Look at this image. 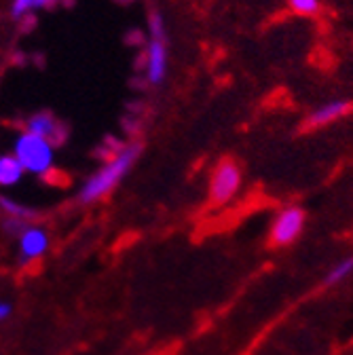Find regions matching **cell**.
Masks as SVG:
<instances>
[{
    "mask_svg": "<svg viewBox=\"0 0 353 355\" xmlns=\"http://www.w3.org/2000/svg\"><path fill=\"white\" fill-rule=\"evenodd\" d=\"M140 150H142L140 144L121 146L110 161H106L94 175H89L83 182V187L78 191V201L80 203H94L100 197L108 195L123 180V178L127 175V171L131 169V165L138 161Z\"/></svg>",
    "mask_w": 353,
    "mask_h": 355,
    "instance_id": "cell-1",
    "label": "cell"
},
{
    "mask_svg": "<svg viewBox=\"0 0 353 355\" xmlns=\"http://www.w3.org/2000/svg\"><path fill=\"white\" fill-rule=\"evenodd\" d=\"M165 19L159 11L148 15V42L144 51V70L150 85H161L167 74V40Z\"/></svg>",
    "mask_w": 353,
    "mask_h": 355,
    "instance_id": "cell-2",
    "label": "cell"
},
{
    "mask_svg": "<svg viewBox=\"0 0 353 355\" xmlns=\"http://www.w3.org/2000/svg\"><path fill=\"white\" fill-rule=\"evenodd\" d=\"M13 155L17 157V161L21 163V167L28 173L42 175L53 167L55 146L45 138L34 136V133H30V131H24L21 136L15 140Z\"/></svg>",
    "mask_w": 353,
    "mask_h": 355,
    "instance_id": "cell-3",
    "label": "cell"
},
{
    "mask_svg": "<svg viewBox=\"0 0 353 355\" xmlns=\"http://www.w3.org/2000/svg\"><path fill=\"white\" fill-rule=\"evenodd\" d=\"M304 209L298 205H288L284 207L275 218H273V225H271V233H269V243L273 248H288L292 245L302 229H304Z\"/></svg>",
    "mask_w": 353,
    "mask_h": 355,
    "instance_id": "cell-4",
    "label": "cell"
},
{
    "mask_svg": "<svg viewBox=\"0 0 353 355\" xmlns=\"http://www.w3.org/2000/svg\"><path fill=\"white\" fill-rule=\"evenodd\" d=\"M241 187V169L233 161L218 163L214 169L212 182H209V197L214 205H225L229 203Z\"/></svg>",
    "mask_w": 353,
    "mask_h": 355,
    "instance_id": "cell-5",
    "label": "cell"
},
{
    "mask_svg": "<svg viewBox=\"0 0 353 355\" xmlns=\"http://www.w3.org/2000/svg\"><path fill=\"white\" fill-rule=\"evenodd\" d=\"M49 248V235L42 227L28 225L19 235V264L26 266L28 262L40 258Z\"/></svg>",
    "mask_w": 353,
    "mask_h": 355,
    "instance_id": "cell-6",
    "label": "cell"
},
{
    "mask_svg": "<svg viewBox=\"0 0 353 355\" xmlns=\"http://www.w3.org/2000/svg\"><path fill=\"white\" fill-rule=\"evenodd\" d=\"M26 131L34 133V136H40L49 140L53 146L62 144L66 138V127L51 114V112H36L26 121Z\"/></svg>",
    "mask_w": 353,
    "mask_h": 355,
    "instance_id": "cell-7",
    "label": "cell"
},
{
    "mask_svg": "<svg viewBox=\"0 0 353 355\" xmlns=\"http://www.w3.org/2000/svg\"><path fill=\"white\" fill-rule=\"evenodd\" d=\"M353 110V100H332L320 108H316L311 114L304 119V127L307 129H318V127H326L338 119H343L345 114H349Z\"/></svg>",
    "mask_w": 353,
    "mask_h": 355,
    "instance_id": "cell-8",
    "label": "cell"
},
{
    "mask_svg": "<svg viewBox=\"0 0 353 355\" xmlns=\"http://www.w3.org/2000/svg\"><path fill=\"white\" fill-rule=\"evenodd\" d=\"M351 275H353V254L338 258V260L330 266V269L326 271L322 284H324V288H334V286L347 282Z\"/></svg>",
    "mask_w": 353,
    "mask_h": 355,
    "instance_id": "cell-9",
    "label": "cell"
},
{
    "mask_svg": "<svg viewBox=\"0 0 353 355\" xmlns=\"http://www.w3.org/2000/svg\"><path fill=\"white\" fill-rule=\"evenodd\" d=\"M24 173L26 169L15 155H0V187H15Z\"/></svg>",
    "mask_w": 353,
    "mask_h": 355,
    "instance_id": "cell-10",
    "label": "cell"
},
{
    "mask_svg": "<svg viewBox=\"0 0 353 355\" xmlns=\"http://www.w3.org/2000/svg\"><path fill=\"white\" fill-rule=\"evenodd\" d=\"M0 209L7 214V218H19V220H32L36 216V211L32 207H26L21 203H15L7 197H0Z\"/></svg>",
    "mask_w": 353,
    "mask_h": 355,
    "instance_id": "cell-11",
    "label": "cell"
},
{
    "mask_svg": "<svg viewBox=\"0 0 353 355\" xmlns=\"http://www.w3.org/2000/svg\"><path fill=\"white\" fill-rule=\"evenodd\" d=\"M288 5L298 15H318L320 0H288Z\"/></svg>",
    "mask_w": 353,
    "mask_h": 355,
    "instance_id": "cell-12",
    "label": "cell"
},
{
    "mask_svg": "<svg viewBox=\"0 0 353 355\" xmlns=\"http://www.w3.org/2000/svg\"><path fill=\"white\" fill-rule=\"evenodd\" d=\"M32 11H36V0H13L11 3V17L15 19H21Z\"/></svg>",
    "mask_w": 353,
    "mask_h": 355,
    "instance_id": "cell-13",
    "label": "cell"
},
{
    "mask_svg": "<svg viewBox=\"0 0 353 355\" xmlns=\"http://www.w3.org/2000/svg\"><path fill=\"white\" fill-rule=\"evenodd\" d=\"M26 227H28V222L26 220H19V218H5L3 220V231L9 237H19Z\"/></svg>",
    "mask_w": 353,
    "mask_h": 355,
    "instance_id": "cell-14",
    "label": "cell"
},
{
    "mask_svg": "<svg viewBox=\"0 0 353 355\" xmlns=\"http://www.w3.org/2000/svg\"><path fill=\"white\" fill-rule=\"evenodd\" d=\"M13 313V304L9 300H0V322H5Z\"/></svg>",
    "mask_w": 353,
    "mask_h": 355,
    "instance_id": "cell-15",
    "label": "cell"
},
{
    "mask_svg": "<svg viewBox=\"0 0 353 355\" xmlns=\"http://www.w3.org/2000/svg\"><path fill=\"white\" fill-rule=\"evenodd\" d=\"M58 3H60V0H36V11L38 9H49V7H53Z\"/></svg>",
    "mask_w": 353,
    "mask_h": 355,
    "instance_id": "cell-16",
    "label": "cell"
},
{
    "mask_svg": "<svg viewBox=\"0 0 353 355\" xmlns=\"http://www.w3.org/2000/svg\"><path fill=\"white\" fill-rule=\"evenodd\" d=\"M117 3H123V5H127V3H131V0H117Z\"/></svg>",
    "mask_w": 353,
    "mask_h": 355,
    "instance_id": "cell-17",
    "label": "cell"
}]
</instances>
